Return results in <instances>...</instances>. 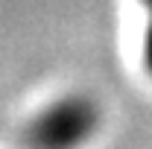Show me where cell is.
Listing matches in <instances>:
<instances>
[{
    "label": "cell",
    "instance_id": "cell-1",
    "mask_svg": "<svg viewBox=\"0 0 152 149\" xmlns=\"http://www.w3.org/2000/svg\"><path fill=\"white\" fill-rule=\"evenodd\" d=\"M99 129V105L85 93H64L26 123V149H82Z\"/></svg>",
    "mask_w": 152,
    "mask_h": 149
},
{
    "label": "cell",
    "instance_id": "cell-2",
    "mask_svg": "<svg viewBox=\"0 0 152 149\" xmlns=\"http://www.w3.org/2000/svg\"><path fill=\"white\" fill-rule=\"evenodd\" d=\"M146 6V35H143V64L152 76V0H143Z\"/></svg>",
    "mask_w": 152,
    "mask_h": 149
}]
</instances>
